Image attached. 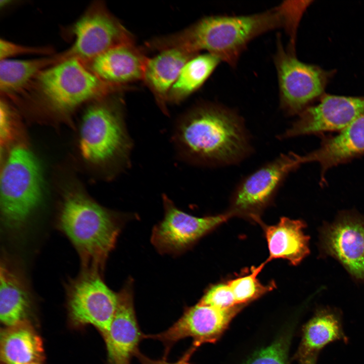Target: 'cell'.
<instances>
[{
  "instance_id": "obj_27",
  "label": "cell",
  "mask_w": 364,
  "mask_h": 364,
  "mask_svg": "<svg viewBox=\"0 0 364 364\" xmlns=\"http://www.w3.org/2000/svg\"><path fill=\"white\" fill-rule=\"evenodd\" d=\"M199 303L223 309L236 305L234 294L228 284H218L208 288L202 297Z\"/></svg>"
},
{
  "instance_id": "obj_30",
  "label": "cell",
  "mask_w": 364,
  "mask_h": 364,
  "mask_svg": "<svg viewBox=\"0 0 364 364\" xmlns=\"http://www.w3.org/2000/svg\"><path fill=\"white\" fill-rule=\"evenodd\" d=\"M8 104L2 99L0 102V134L1 141H6L10 134L11 112Z\"/></svg>"
},
{
  "instance_id": "obj_3",
  "label": "cell",
  "mask_w": 364,
  "mask_h": 364,
  "mask_svg": "<svg viewBox=\"0 0 364 364\" xmlns=\"http://www.w3.org/2000/svg\"><path fill=\"white\" fill-rule=\"evenodd\" d=\"M121 215L101 206L83 194L64 198L58 226L76 249L82 270L101 272L122 225Z\"/></svg>"
},
{
  "instance_id": "obj_11",
  "label": "cell",
  "mask_w": 364,
  "mask_h": 364,
  "mask_svg": "<svg viewBox=\"0 0 364 364\" xmlns=\"http://www.w3.org/2000/svg\"><path fill=\"white\" fill-rule=\"evenodd\" d=\"M321 255L338 260L355 279L364 282V215L356 211L340 212L320 230Z\"/></svg>"
},
{
  "instance_id": "obj_24",
  "label": "cell",
  "mask_w": 364,
  "mask_h": 364,
  "mask_svg": "<svg viewBox=\"0 0 364 364\" xmlns=\"http://www.w3.org/2000/svg\"><path fill=\"white\" fill-rule=\"evenodd\" d=\"M221 62L207 53L197 54L183 66L168 96V103L178 104L198 90Z\"/></svg>"
},
{
  "instance_id": "obj_22",
  "label": "cell",
  "mask_w": 364,
  "mask_h": 364,
  "mask_svg": "<svg viewBox=\"0 0 364 364\" xmlns=\"http://www.w3.org/2000/svg\"><path fill=\"white\" fill-rule=\"evenodd\" d=\"M43 353L41 338L26 321L2 331L1 358L5 364L38 363Z\"/></svg>"
},
{
  "instance_id": "obj_19",
  "label": "cell",
  "mask_w": 364,
  "mask_h": 364,
  "mask_svg": "<svg viewBox=\"0 0 364 364\" xmlns=\"http://www.w3.org/2000/svg\"><path fill=\"white\" fill-rule=\"evenodd\" d=\"M159 52L156 56L148 58L143 81L153 94L159 107L166 113L171 88L184 65L197 54L177 49Z\"/></svg>"
},
{
  "instance_id": "obj_32",
  "label": "cell",
  "mask_w": 364,
  "mask_h": 364,
  "mask_svg": "<svg viewBox=\"0 0 364 364\" xmlns=\"http://www.w3.org/2000/svg\"><path fill=\"white\" fill-rule=\"evenodd\" d=\"M29 364H39V363H29Z\"/></svg>"
},
{
  "instance_id": "obj_23",
  "label": "cell",
  "mask_w": 364,
  "mask_h": 364,
  "mask_svg": "<svg viewBox=\"0 0 364 364\" xmlns=\"http://www.w3.org/2000/svg\"><path fill=\"white\" fill-rule=\"evenodd\" d=\"M0 61L1 93L12 95L28 89L42 71L63 60L59 54L52 57Z\"/></svg>"
},
{
  "instance_id": "obj_13",
  "label": "cell",
  "mask_w": 364,
  "mask_h": 364,
  "mask_svg": "<svg viewBox=\"0 0 364 364\" xmlns=\"http://www.w3.org/2000/svg\"><path fill=\"white\" fill-rule=\"evenodd\" d=\"M163 202L164 216L154 226L151 237L153 245L161 253H181L233 215L228 212L196 217L178 209L166 195L163 196Z\"/></svg>"
},
{
  "instance_id": "obj_16",
  "label": "cell",
  "mask_w": 364,
  "mask_h": 364,
  "mask_svg": "<svg viewBox=\"0 0 364 364\" xmlns=\"http://www.w3.org/2000/svg\"><path fill=\"white\" fill-rule=\"evenodd\" d=\"M149 57L135 43L117 46L94 58L82 62L97 77L108 83L128 87L142 80Z\"/></svg>"
},
{
  "instance_id": "obj_15",
  "label": "cell",
  "mask_w": 364,
  "mask_h": 364,
  "mask_svg": "<svg viewBox=\"0 0 364 364\" xmlns=\"http://www.w3.org/2000/svg\"><path fill=\"white\" fill-rule=\"evenodd\" d=\"M117 309L108 332L104 335L111 364H130L140 352L139 346L145 339L135 312L132 282L126 283L117 293Z\"/></svg>"
},
{
  "instance_id": "obj_1",
  "label": "cell",
  "mask_w": 364,
  "mask_h": 364,
  "mask_svg": "<svg viewBox=\"0 0 364 364\" xmlns=\"http://www.w3.org/2000/svg\"><path fill=\"white\" fill-rule=\"evenodd\" d=\"M296 17L289 1L266 11L249 15L205 17L187 28L157 37L159 51L177 49L193 54L206 51L232 67L249 43L269 31L284 28L290 34Z\"/></svg>"
},
{
  "instance_id": "obj_20",
  "label": "cell",
  "mask_w": 364,
  "mask_h": 364,
  "mask_svg": "<svg viewBox=\"0 0 364 364\" xmlns=\"http://www.w3.org/2000/svg\"><path fill=\"white\" fill-rule=\"evenodd\" d=\"M305 227L303 221L286 217H281L275 225L266 226L264 232L269 251L266 262L282 258L294 265L300 263L310 252V239L303 231Z\"/></svg>"
},
{
  "instance_id": "obj_18",
  "label": "cell",
  "mask_w": 364,
  "mask_h": 364,
  "mask_svg": "<svg viewBox=\"0 0 364 364\" xmlns=\"http://www.w3.org/2000/svg\"><path fill=\"white\" fill-rule=\"evenodd\" d=\"M28 286L24 276L8 260L0 267V319L11 327L25 321L31 309Z\"/></svg>"
},
{
  "instance_id": "obj_21",
  "label": "cell",
  "mask_w": 364,
  "mask_h": 364,
  "mask_svg": "<svg viewBox=\"0 0 364 364\" xmlns=\"http://www.w3.org/2000/svg\"><path fill=\"white\" fill-rule=\"evenodd\" d=\"M338 340H347L338 312L330 308H320L303 326L295 357L299 360L317 354L327 345Z\"/></svg>"
},
{
  "instance_id": "obj_31",
  "label": "cell",
  "mask_w": 364,
  "mask_h": 364,
  "mask_svg": "<svg viewBox=\"0 0 364 364\" xmlns=\"http://www.w3.org/2000/svg\"><path fill=\"white\" fill-rule=\"evenodd\" d=\"M317 355H312L300 359V364H316Z\"/></svg>"
},
{
  "instance_id": "obj_9",
  "label": "cell",
  "mask_w": 364,
  "mask_h": 364,
  "mask_svg": "<svg viewBox=\"0 0 364 364\" xmlns=\"http://www.w3.org/2000/svg\"><path fill=\"white\" fill-rule=\"evenodd\" d=\"M301 164V155L290 152L261 166L236 186L229 212L233 215L258 219L259 213L271 202L287 176Z\"/></svg>"
},
{
  "instance_id": "obj_14",
  "label": "cell",
  "mask_w": 364,
  "mask_h": 364,
  "mask_svg": "<svg viewBox=\"0 0 364 364\" xmlns=\"http://www.w3.org/2000/svg\"><path fill=\"white\" fill-rule=\"evenodd\" d=\"M364 115V97L326 95L308 106L278 138L285 140L322 131L342 130Z\"/></svg>"
},
{
  "instance_id": "obj_4",
  "label": "cell",
  "mask_w": 364,
  "mask_h": 364,
  "mask_svg": "<svg viewBox=\"0 0 364 364\" xmlns=\"http://www.w3.org/2000/svg\"><path fill=\"white\" fill-rule=\"evenodd\" d=\"M43 191V177L36 158L25 146H14L1 173V213L5 228L13 232L24 228L40 204Z\"/></svg>"
},
{
  "instance_id": "obj_10",
  "label": "cell",
  "mask_w": 364,
  "mask_h": 364,
  "mask_svg": "<svg viewBox=\"0 0 364 364\" xmlns=\"http://www.w3.org/2000/svg\"><path fill=\"white\" fill-rule=\"evenodd\" d=\"M101 274L82 270L68 281L66 289L73 319L80 324H91L104 335L115 315L118 296L107 286Z\"/></svg>"
},
{
  "instance_id": "obj_2",
  "label": "cell",
  "mask_w": 364,
  "mask_h": 364,
  "mask_svg": "<svg viewBox=\"0 0 364 364\" xmlns=\"http://www.w3.org/2000/svg\"><path fill=\"white\" fill-rule=\"evenodd\" d=\"M175 140L184 155L204 166L236 165L253 151L243 117L234 109L211 102L195 106L181 118Z\"/></svg>"
},
{
  "instance_id": "obj_25",
  "label": "cell",
  "mask_w": 364,
  "mask_h": 364,
  "mask_svg": "<svg viewBox=\"0 0 364 364\" xmlns=\"http://www.w3.org/2000/svg\"><path fill=\"white\" fill-rule=\"evenodd\" d=\"M266 262L252 268L250 274L230 280L228 283L237 305H244L260 297L275 287L273 283L263 285L257 279V275Z\"/></svg>"
},
{
  "instance_id": "obj_29",
  "label": "cell",
  "mask_w": 364,
  "mask_h": 364,
  "mask_svg": "<svg viewBox=\"0 0 364 364\" xmlns=\"http://www.w3.org/2000/svg\"><path fill=\"white\" fill-rule=\"evenodd\" d=\"M197 348L192 345L174 362H169L166 359V358L161 359H153L144 355L140 352L138 354L136 357L141 364H191V359Z\"/></svg>"
},
{
  "instance_id": "obj_17",
  "label": "cell",
  "mask_w": 364,
  "mask_h": 364,
  "mask_svg": "<svg viewBox=\"0 0 364 364\" xmlns=\"http://www.w3.org/2000/svg\"><path fill=\"white\" fill-rule=\"evenodd\" d=\"M364 153V115L357 118L335 136L323 142L320 147L301 155L302 164H319L324 176L330 168Z\"/></svg>"
},
{
  "instance_id": "obj_28",
  "label": "cell",
  "mask_w": 364,
  "mask_h": 364,
  "mask_svg": "<svg viewBox=\"0 0 364 364\" xmlns=\"http://www.w3.org/2000/svg\"><path fill=\"white\" fill-rule=\"evenodd\" d=\"M50 49L23 46L5 39H0V60L26 54H48Z\"/></svg>"
},
{
  "instance_id": "obj_6",
  "label": "cell",
  "mask_w": 364,
  "mask_h": 364,
  "mask_svg": "<svg viewBox=\"0 0 364 364\" xmlns=\"http://www.w3.org/2000/svg\"><path fill=\"white\" fill-rule=\"evenodd\" d=\"M110 96L98 100L85 110L80 149L83 158L90 162L126 164L131 143L124 124L122 101L109 99Z\"/></svg>"
},
{
  "instance_id": "obj_12",
  "label": "cell",
  "mask_w": 364,
  "mask_h": 364,
  "mask_svg": "<svg viewBox=\"0 0 364 364\" xmlns=\"http://www.w3.org/2000/svg\"><path fill=\"white\" fill-rule=\"evenodd\" d=\"M237 305L228 309H218L198 303L185 308L181 316L169 328L160 333L145 336L161 342L167 355L173 345L181 340L191 338L198 348L217 341L235 316L242 309Z\"/></svg>"
},
{
  "instance_id": "obj_26",
  "label": "cell",
  "mask_w": 364,
  "mask_h": 364,
  "mask_svg": "<svg viewBox=\"0 0 364 364\" xmlns=\"http://www.w3.org/2000/svg\"><path fill=\"white\" fill-rule=\"evenodd\" d=\"M289 338L282 337L256 352L246 364H288Z\"/></svg>"
},
{
  "instance_id": "obj_5",
  "label": "cell",
  "mask_w": 364,
  "mask_h": 364,
  "mask_svg": "<svg viewBox=\"0 0 364 364\" xmlns=\"http://www.w3.org/2000/svg\"><path fill=\"white\" fill-rule=\"evenodd\" d=\"M52 110L69 112L82 104L128 89L102 80L80 60L69 58L42 71L29 89Z\"/></svg>"
},
{
  "instance_id": "obj_8",
  "label": "cell",
  "mask_w": 364,
  "mask_h": 364,
  "mask_svg": "<svg viewBox=\"0 0 364 364\" xmlns=\"http://www.w3.org/2000/svg\"><path fill=\"white\" fill-rule=\"evenodd\" d=\"M74 41L62 53L64 60L89 61L114 47L135 43L133 35L101 2L91 4L74 23Z\"/></svg>"
},
{
  "instance_id": "obj_7",
  "label": "cell",
  "mask_w": 364,
  "mask_h": 364,
  "mask_svg": "<svg viewBox=\"0 0 364 364\" xmlns=\"http://www.w3.org/2000/svg\"><path fill=\"white\" fill-rule=\"evenodd\" d=\"M294 48L284 49L279 37L274 62L277 71L280 109L287 115H299L320 96L329 73L299 61Z\"/></svg>"
}]
</instances>
